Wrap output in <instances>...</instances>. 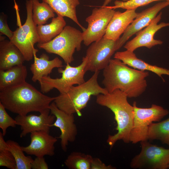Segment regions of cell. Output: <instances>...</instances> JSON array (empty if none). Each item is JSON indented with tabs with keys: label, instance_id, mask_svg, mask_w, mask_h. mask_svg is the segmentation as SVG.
Wrapping results in <instances>:
<instances>
[{
	"label": "cell",
	"instance_id": "52a82bcc",
	"mask_svg": "<svg viewBox=\"0 0 169 169\" xmlns=\"http://www.w3.org/2000/svg\"><path fill=\"white\" fill-rule=\"evenodd\" d=\"M25 5L27 18L25 23L14 31L10 41L21 51L25 61H29L38 51L34 47V45L39 42V38L37 25L33 20L32 0H26Z\"/></svg>",
	"mask_w": 169,
	"mask_h": 169
},
{
	"label": "cell",
	"instance_id": "d590c367",
	"mask_svg": "<svg viewBox=\"0 0 169 169\" xmlns=\"http://www.w3.org/2000/svg\"><path fill=\"white\" fill-rule=\"evenodd\" d=\"M129 0H122V1L124 2H126Z\"/></svg>",
	"mask_w": 169,
	"mask_h": 169
},
{
	"label": "cell",
	"instance_id": "d6a6232c",
	"mask_svg": "<svg viewBox=\"0 0 169 169\" xmlns=\"http://www.w3.org/2000/svg\"><path fill=\"white\" fill-rule=\"evenodd\" d=\"M116 168L111 165H106L99 158H93L91 169H115Z\"/></svg>",
	"mask_w": 169,
	"mask_h": 169
},
{
	"label": "cell",
	"instance_id": "83f0119b",
	"mask_svg": "<svg viewBox=\"0 0 169 169\" xmlns=\"http://www.w3.org/2000/svg\"><path fill=\"white\" fill-rule=\"evenodd\" d=\"M167 1L169 0H130L126 2L116 0L114 2V5L110 6L114 9L118 8L124 9H136L139 7L143 6L155 1Z\"/></svg>",
	"mask_w": 169,
	"mask_h": 169
},
{
	"label": "cell",
	"instance_id": "44dd1931",
	"mask_svg": "<svg viewBox=\"0 0 169 169\" xmlns=\"http://www.w3.org/2000/svg\"><path fill=\"white\" fill-rule=\"evenodd\" d=\"M47 3L57 15L67 17L77 24L83 32L86 28L79 23L76 14L77 7L80 4L79 0H42Z\"/></svg>",
	"mask_w": 169,
	"mask_h": 169
},
{
	"label": "cell",
	"instance_id": "cb8c5ba5",
	"mask_svg": "<svg viewBox=\"0 0 169 169\" xmlns=\"http://www.w3.org/2000/svg\"><path fill=\"white\" fill-rule=\"evenodd\" d=\"M32 18L33 22L37 26L47 23L50 18L55 16L54 12L47 3L38 0H32Z\"/></svg>",
	"mask_w": 169,
	"mask_h": 169
},
{
	"label": "cell",
	"instance_id": "4fadbf2b",
	"mask_svg": "<svg viewBox=\"0 0 169 169\" xmlns=\"http://www.w3.org/2000/svg\"><path fill=\"white\" fill-rule=\"evenodd\" d=\"M162 14V13L160 12L148 26L137 32L135 37L127 42L124 48L126 50L134 52L140 47H144L150 49L156 45L162 44V41L154 38L155 34L159 30L164 27H169V22L158 24Z\"/></svg>",
	"mask_w": 169,
	"mask_h": 169
},
{
	"label": "cell",
	"instance_id": "836d02e7",
	"mask_svg": "<svg viewBox=\"0 0 169 169\" xmlns=\"http://www.w3.org/2000/svg\"><path fill=\"white\" fill-rule=\"evenodd\" d=\"M4 135L1 132H0V152L8 150V147L7 142L4 138Z\"/></svg>",
	"mask_w": 169,
	"mask_h": 169
},
{
	"label": "cell",
	"instance_id": "4dcf8cb0",
	"mask_svg": "<svg viewBox=\"0 0 169 169\" xmlns=\"http://www.w3.org/2000/svg\"><path fill=\"white\" fill-rule=\"evenodd\" d=\"M7 16L3 12L0 14V33L7 36L10 40L13 35L14 32L10 30L7 23Z\"/></svg>",
	"mask_w": 169,
	"mask_h": 169
},
{
	"label": "cell",
	"instance_id": "484cf974",
	"mask_svg": "<svg viewBox=\"0 0 169 169\" xmlns=\"http://www.w3.org/2000/svg\"><path fill=\"white\" fill-rule=\"evenodd\" d=\"M8 150L13 156L16 163V169H31L33 159L30 156H26L19 144L12 140L7 141Z\"/></svg>",
	"mask_w": 169,
	"mask_h": 169
},
{
	"label": "cell",
	"instance_id": "8992f818",
	"mask_svg": "<svg viewBox=\"0 0 169 169\" xmlns=\"http://www.w3.org/2000/svg\"><path fill=\"white\" fill-rule=\"evenodd\" d=\"M87 59L85 56L82 59L81 63L77 66H72L67 64L65 69L58 68V71L61 74L59 78L53 79L49 76L42 77L39 82L41 91L43 93H47L54 88L57 89L60 94L68 92L74 85H79L85 81L84 76Z\"/></svg>",
	"mask_w": 169,
	"mask_h": 169
},
{
	"label": "cell",
	"instance_id": "1f68e13d",
	"mask_svg": "<svg viewBox=\"0 0 169 169\" xmlns=\"http://www.w3.org/2000/svg\"><path fill=\"white\" fill-rule=\"evenodd\" d=\"M31 169H48L49 166L44 157H36L31 164Z\"/></svg>",
	"mask_w": 169,
	"mask_h": 169
},
{
	"label": "cell",
	"instance_id": "e0dca14e",
	"mask_svg": "<svg viewBox=\"0 0 169 169\" xmlns=\"http://www.w3.org/2000/svg\"><path fill=\"white\" fill-rule=\"evenodd\" d=\"M136 9H127L123 12H115L106 29L103 38L117 41L136 18Z\"/></svg>",
	"mask_w": 169,
	"mask_h": 169
},
{
	"label": "cell",
	"instance_id": "ba28073f",
	"mask_svg": "<svg viewBox=\"0 0 169 169\" xmlns=\"http://www.w3.org/2000/svg\"><path fill=\"white\" fill-rule=\"evenodd\" d=\"M133 124L130 136V141L133 144L148 140L149 127L153 122L159 121L169 114V111L155 104L149 108H141L134 101Z\"/></svg>",
	"mask_w": 169,
	"mask_h": 169
},
{
	"label": "cell",
	"instance_id": "d4e9b609",
	"mask_svg": "<svg viewBox=\"0 0 169 169\" xmlns=\"http://www.w3.org/2000/svg\"><path fill=\"white\" fill-rule=\"evenodd\" d=\"M147 138L159 140L169 147V117L159 122H152L149 127Z\"/></svg>",
	"mask_w": 169,
	"mask_h": 169
},
{
	"label": "cell",
	"instance_id": "7a4b0ae2",
	"mask_svg": "<svg viewBox=\"0 0 169 169\" xmlns=\"http://www.w3.org/2000/svg\"><path fill=\"white\" fill-rule=\"evenodd\" d=\"M55 98L44 95L26 81L0 91V102L5 109L21 115L49 109Z\"/></svg>",
	"mask_w": 169,
	"mask_h": 169
},
{
	"label": "cell",
	"instance_id": "5b68a950",
	"mask_svg": "<svg viewBox=\"0 0 169 169\" xmlns=\"http://www.w3.org/2000/svg\"><path fill=\"white\" fill-rule=\"evenodd\" d=\"M83 42L82 32L70 26H66L61 33L49 42L38 44L37 47L49 53L57 54L66 64L74 60L73 54L79 51Z\"/></svg>",
	"mask_w": 169,
	"mask_h": 169
},
{
	"label": "cell",
	"instance_id": "6da1fadb",
	"mask_svg": "<svg viewBox=\"0 0 169 169\" xmlns=\"http://www.w3.org/2000/svg\"><path fill=\"white\" fill-rule=\"evenodd\" d=\"M149 74L146 71L129 67L120 60L114 58L103 69L102 83L108 93L118 89L128 98H136L145 91L147 86L146 79Z\"/></svg>",
	"mask_w": 169,
	"mask_h": 169
},
{
	"label": "cell",
	"instance_id": "d6986e66",
	"mask_svg": "<svg viewBox=\"0 0 169 169\" xmlns=\"http://www.w3.org/2000/svg\"><path fill=\"white\" fill-rule=\"evenodd\" d=\"M25 61L22 53L10 40H0V70H6L23 64Z\"/></svg>",
	"mask_w": 169,
	"mask_h": 169
},
{
	"label": "cell",
	"instance_id": "e575fe53",
	"mask_svg": "<svg viewBox=\"0 0 169 169\" xmlns=\"http://www.w3.org/2000/svg\"><path fill=\"white\" fill-rule=\"evenodd\" d=\"M113 0H105L102 6H106L107 5Z\"/></svg>",
	"mask_w": 169,
	"mask_h": 169
},
{
	"label": "cell",
	"instance_id": "ffe728a7",
	"mask_svg": "<svg viewBox=\"0 0 169 169\" xmlns=\"http://www.w3.org/2000/svg\"><path fill=\"white\" fill-rule=\"evenodd\" d=\"M33 58L34 62L31 65L30 70L33 74L32 80L34 82H39L42 77L49 76L54 68L63 66L62 61L58 57L50 60L49 56L45 53L39 58L35 54Z\"/></svg>",
	"mask_w": 169,
	"mask_h": 169
},
{
	"label": "cell",
	"instance_id": "9c48e42d",
	"mask_svg": "<svg viewBox=\"0 0 169 169\" xmlns=\"http://www.w3.org/2000/svg\"><path fill=\"white\" fill-rule=\"evenodd\" d=\"M140 153L132 159L130 164L134 169H166L169 165V149L151 144L147 141H141Z\"/></svg>",
	"mask_w": 169,
	"mask_h": 169
},
{
	"label": "cell",
	"instance_id": "7c38bea8",
	"mask_svg": "<svg viewBox=\"0 0 169 169\" xmlns=\"http://www.w3.org/2000/svg\"><path fill=\"white\" fill-rule=\"evenodd\" d=\"M49 109L51 114L56 118L51 126L59 129L61 134L57 138L60 139L61 148L66 152L69 142L74 141L77 135V128L74 122V114H68L60 110L54 101L50 104Z\"/></svg>",
	"mask_w": 169,
	"mask_h": 169
},
{
	"label": "cell",
	"instance_id": "f1b7e54d",
	"mask_svg": "<svg viewBox=\"0 0 169 169\" xmlns=\"http://www.w3.org/2000/svg\"><path fill=\"white\" fill-rule=\"evenodd\" d=\"M6 109L0 102V128L2 129L4 136L7 132V130L9 127H15L16 121L7 113Z\"/></svg>",
	"mask_w": 169,
	"mask_h": 169
},
{
	"label": "cell",
	"instance_id": "9a60e30c",
	"mask_svg": "<svg viewBox=\"0 0 169 169\" xmlns=\"http://www.w3.org/2000/svg\"><path fill=\"white\" fill-rule=\"evenodd\" d=\"M49 109L46 110L37 115L33 114L21 115H18L15 118L17 125L20 126L22 131L20 137L22 138L28 133L37 131L49 132L50 127L54 123L55 116L49 114Z\"/></svg>",
	"mask_w": 169,
	"mask_h": 169
},
{
	"label": "cell",
	"instance_id": "3957f363",
	"mask_svg": "<svg viewBox=\"0 0 169 169\" xmlns=\"http://www.w3.org/2000/svg\"><path fill=\"white\" fill-rule=\"evenodd\" d=\"M125 93L118 89L96 96V103L110 109L114 113L117 123V133L109 135L107 140L110 148L119 140H122L125 143L130 142V136L133 124L134 111L133 105L129 103Z\"/></svg>",
	"mask_w": 169,
	"mask_h": 169
},
{
	"label": "cell",
	"instance_id": "30bf717a",
	"mask_svg": "<svg viewBox=\"0 0 169 169\" xmlns=\"http://www.w3.org/2000/svg\"><path fill=\"white\" fill-rule=\"evenodd\" d=\"M117 41L103 37L91 44L86 50L85 71L92 72L103 69L109 64L111 57L119 50Z\"/></svg>",
	"mask_w": 169,
	"mask_h": 169
},
{
	"label": "cell",
	"instance_id": "8fae6325",
	"mask_svg": "<svg viewBox=\"0 0 169 169\" xmlns=\"http://www.w3.org/2000/svg\"><path fill=\"white\" fill-rule=\"evenodd\" d=\"M115 12L109 6H102L92 10L91 14L85 19L88 27L82 32L84 45L88 46L103 37Z\"/></svg>",
	"mask_w": 169,
	"mask_h": 169
},
{
	"label": "cell",
	"instance_id": "277c9868",
	"mask_svg": "<svg viewBox=\"0 0 169 169\" xmlns=\"http://www.w3.org/2000/svg\"><path fill=\"white\" fill-rule=\"evenodd\" d=\"M99 71H96L87 81L73 86L67 93L60 94L53 101L57 107L65 113L82 115L81 110L84 108L92 95L106 94L108 91L99 84L98 78Z\"/></svg>",
	"mask_w": 169,
	"mask_h": 169
},
{
	"label": "cell",
	"instance_id": "ac0fdd59",
	"mask_svg": "<svg viewBox=\"0 0 169 169\" xmlns=\"http://www.w3.org/2000/svg\"><path fill=\"white\" fill-rule=\"evenodd\" d=\"M114 58L120 60L129 66L134 69L152 72L161 77L164 82H165V81L162 77V75L169 76V69L146 63L138 58L133 51L126 50L124 51L117 52L115 53Z\"/></svg>",
	"mask_w": 169,
	"mask_h": 169
},
{
	"label": "cell",
	"instance_id": "603a6c76",
	"mask_svg": "<svg viewBox=\"0 0 169 169\" xmlns=\"http://www.w3.org/2000/svg\"><path fill=\"white\" fill-rule=\"evenodd\" d=\"M66 25V22L63 17L57 15L56 17L52 18L50 23L37 26L39 38L38 44L49 42L61 33Z\"/></svg>",
	"mask_w": 169,
	"mask_h": 169
},
{
	"label": "cell",
	"instance_id": "7402d4cb",
	"mask_svg": "<svg viewBox=\"0 0 169 169\" xmlns=\"http://www.w3.org/2000/svg\"><path fill=\"white\" fill-rule=\"evenodd\" d=\"M27 74V67L23 64L0 70V91L25 82Z\"/></svg>",
	"mask_w": 169,
	"mask_h": 169
},
{
	"label": "cell",
	"instance_id": "5bb4252c",
	"mask_svg": "<svg viewBox=\"0 0 169 169\" xmlns=\"http://www.w3.org/2000/svg\"><path fill=\"white\" fill-rule=\"evenodd\" d=\"M168 6L169 1H163L138 13L136 18L129 26L122 36L117 40L118 49H120L132 35L148 26L161 10Z\"/></svg>",
	"mask_w": 169,
	"mask_h": 169
},
{
	"label": "cell",
	"instance_id": "f546056e",
	"mask_svg": "<svg viewBox=\"0 0 169 169\" xmlns=\"http://www.w3.org/2000/svg\"><path fill=\"white\" fill-rule=\"evenodd\" d=\"M0 166H5L10 169H16L15 159L8 150L0 152Z\"/></svg>",
	"mask_w": 169,
	"mask_h": 169
},
{
	"label": "cell",
	"instance_id": "2e32d148",
	"mask_svg": "<svg viewBox=\"0 0 169 169\" xmlns=\"http://www.w3.org/2000/svg\"><path fill=\"white\" fill-rule=\"evenodd\" d=\"M31 142L26 146H22L23 151L28 155L36 157L52 156L55 154L54 145L57 138L45 131H37L31 133Z\"/></svg>",
	"mask_w": 169,
	"mask_h": 169
},
{
	"label": "cell",
	"instance_id": "4316f807",
	"mask_svg": "<svg viewBox=\"0 0 169 169\" xmlns=\"http://www.w3.org/2000/svg\"><path fill=\"white\" fill-rule=\"evenodd\" d=\"M93 157L90 155L79 152H71L64 161L69 169H91Z\"/></svg>",
	"mask_w": 169,
	"mask_h": 169
},
{
	"label": "cell",
	"instance_id": "8d00e7d4",
	"mask_svg": "<svg viewBox=\"0 0 169 169\" xmlns=\"http://www.w3.org/2000/svg\"><path fill=\"white\" fill-rule=\"evenodd\" d=\"M168 168L169 169V167H168Z\"/></svg>",
	"mask_w": 169,
	"mask_h": 169
}]
</instances>
